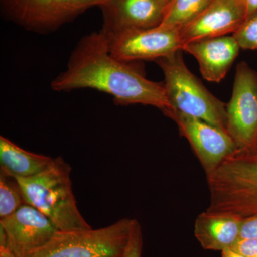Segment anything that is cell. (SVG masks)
<instances>
[{"label":"cell","mask_w":257,"mask_h":257,"mask_svg":"<svg viewBox=\"0 0 257 257\" xmlns=\"http://www.w3.org/2000/svg\"><path fill=\"white\" fill-rule=\"evenodd\" d=\"M207 211L240 219L257 215V151L236 152L207 175Z\"/></svg>","instance_id":"3"},{"label":"cell","mask_w":257,"mask_h":257,"mask_svg":"<svg viewBox=\"0 0 257 257\" xmlns=\"http://www.w3.org/2000/svg\"><path fill=\"white\" fill-rule=\"evenodd\" d=\"M221 257H245L243 255L240 254V253L234 251V250L231 249V248L225 249L224 251H221Z\"/></svg>","instance_id":"23"},{"label":"cell","mask_w":257,"mask_h":257,"mask_svg":"<svg viewBox=\"0 0 257 257\" xmlns=\"http://www.w3.org/2000/svg\"><path fill=\"white\" fill-rule=\"evenodd\" d=\"M243 3L246 6L247 18L257 12V0H243Z\"/></svg>","instance_id":"22"},{"label":"cell","mask_w":257,"mask_h":257,"mask_svg":"<svg viewBox=\"0 0 257 257\" xmlns=\"http://www.w3.org/2000/svg\"><path fill=\"white\" fill-rule=\"evenodd\" d=\"M137 221L123 218L100 229L58 231L34 257H121Z\"/></svg>","instance_id":"5"},{"label":"cell","mask_w":257,"mask_h":257,"mask_svg":"<svg viewBox=\"0 0 257 257\" xmlns=\"http://www.w3.org/2000/svg\"><path fill=\"white\" fill-rule=\"evenodd\" d=\"M242 219L206 210L194 223V236L203 248L222 251L234 246L240 239Z\"/></svg>","instance_id":"14"},{"label":"cell","mask_w":257,"mask_h":257,"mask_svg":"<svg viewBox=\"0 0 257 257\" xmlns=\"http://www.w3.org/2000/svg\"><path fill=\"white\" fill-rule=\"evenodd\" d=\"M214 0H172L159 26L180 28L192 21Z\"/></svg>","instance_id":"16"},{"label":"cell","mask_w":257,"mask_h":257,"mask_svg":"<svg viewBox=\"0 0 257 257\" xmlns=\"http://www.w3.org/2000/svg\"><path fill=\"white\" fill-rule=\"evenodd\" d=\"M0 257H16L8 248L0 246Z\"/></svg>","instance_id":"24"},{"label":"cell","mask_w":257,"mask_h":257,"mask_svg":"<svg viewBox=\"0 0 257 257\" xmlns=\"http://www.w3.org/2000/svg\"><path fill=\"white\" fill-rule=\"evenodd\" d=\"M71 172V166L62 157H58L41 173L28 178H15L23 191L25 202L46 215L58 231L92 229L77 207Z\"/></svg>","instance_id":"2"},{"label":"cell","mask_w":257,"mask_h":257,"mask_svg":"<svg viewBox=\"0 0 257 257\" xmlns=\"http://www.w3.org/2000/svg\"><path fill=\"white\" fill-rule=\"evenodd\" d=\"M105 34L130 29H148L162 23L165 8L157 0H109L101 5Z\"/></svg>","instance_id":"12"},{"label":"cell","mask_w":257,"mask_h":257,"mask_svg":"<svg viewBox=\"0 0 257 257\" xmlns=\"http://www.w3.org/2000/svg\"><path fill=\"white\" fill-rule=\"evenodd\" d=\"M155 62L164 74V85L171 109L226 131V104L213 95L190 72L184 63L182 50Z\"/></svg>","instance_id":"4"},{"label":"cell","mask_w":257,"mask_h":257,"mask_svg":"<svg viewBox=\"0 0 257 257\" xmlns=\"http://www.w3.org/2000/svg\"><path fill=\"white\" fill-rule=\"evenodd\" d=\"M143 232L141 225L137 221L126 246L124 254L121 257H142L143 252Z\"/></svg>","instance_id":"19"},{"label":"cell","mask_w":257,"mask_h":257,"mask_svg":"<svg viewBox=\"0 0 257 257\" xmlns=\"http://www.w3.org/2000/svg\"><path fill=\"white\" fill-rule=\"evenodd\" d=\"M26 204L18 180L0 172V219L8 217Z\"/></svg>","instance_id":"17"},{"label":"cell","mask_w":257,"mask_h":257,"mask_svg":"<svg viewBox=\"0 0 257 257\" xmlns=\"http://www.w3.org/2000/svg\"><path fill=\"white\" fill-rule=\"evenodd\" d=\"M246 18L243 0H214L192 21L179 28L182 45L201 39L233 35Z\"/></svg>","instance_id":"11"},{"label":"cell","mask_w":257,"mask_h":257,"mask_svg":"<svg viewBox=\"0 0 257 257\" xmlns=\"http://www.w3.org/2000/svg\"><path fill=\"white\" fill-rule=\"evenodd\" d=\"M232 35L240 48L257 50V12L248 17Z\"/></svg>","instance_id":"18"},{"label":"cell","mask_w":257,"mask_h":257,"mask_svg":"<svg viewBox=\"0 0 257 257\" xmlns=\"http://www.w3.org/2000/svg\"><path fill=\"white\" fill-rule=\"evenodd\" d=\"M55 92L92 89L106 93L121 105L143 104L162 111L172 109L164 83L153 82L109 52L101 30L81 39L71 53L67 68L51 83Z\"/></svg>","instance_id":"1"},{"label":"cell","mask_w":257,"mask_h":257,"mask_svg":"<svg viewBox=\"0 0 257 257\" xmlns=\"http://www.w3.org/2000/svg\"><path fill=\"white\" fill-rule=\"evenodd\" d=\"M240 49L233 35L201 39L182 47V51L195 57L202 77L208 82L216 83L228 73Z\"/></svg>","instance_id":"13"},{"label":"cell","mask_w":257,"mask_h":257,"mask_svg":"<svg viewBox=\"0 0 257 257\" xmlns=\"http://www.w3.org/2000/svg\"><path fill=\"white\" fill-rule=\"evenodd\" d=\"M53 158L27 151L5 137H0L2 172L14 177L28 178L50 167Z\"/></svg>","instance_id":"15"},{"label":"cell","mask_w":257,"mask_h":257,"mask_svg":"<svg viewBox=\"0 0 257 257\" xmlns=\"http://www.w3.org/2000/svg\"><path fill=\"white\" fill-rule=\"evenodd\" d=\"M226 131L237 152L257 151V73L245 62L236 67L232 94L226 104Z\"/></svg>","instance_id":"6"},{"label":"cell","mask_w":257,"mask_h":257,"mask_svg":"<svg viewBox=\"0 0 257 257\" xmlns=\"http://www.w3.org/2000/svg\"><path fill=\"white\" fill-rule=\"evenodd\" d=\"M157 1H158L159 3H160V4L165 8L166 10V8H167V7L170 5V3L171 2H172V0H157Z\"/></svg>","instance_id":"25"},{"label":"cell","mask_w":257,"mask_h":257,"mask_svg":"<svg viewBox=\"0 0 257 257\" xmlns=\"http://www.w3.org/2000/svg\"><path fill=\"white\" fill-rule=\"evenodd\" d=\"M231 249L245 257H257V239H239Z\"/></svg>","instance_id":"20"},{"label":"cell","mask_w":257,"mask_h":257,"mask_svg":"<svg viewBox=\"0 0 257 257\" xmlns=\"http://www.w3.org/2000/svg\"><path fill=\"white\" fill-rule=\"evenodd\" d=\"M10 20L30 31L47 33L109 0H1Z\"/></svg>","instance_id":"7"},{"label":"cell","mask_w":257,"mask_h":257,"mask_svg":"<svg viewBox=\"0 0 257 257\" xmlns=\"http://www.w3.org/2000/svg\"><path fill=\"white\" fill-rule=\"evenodd\" d=\"M6 235V248L16 257H34L58 231L46 215L28 203L0 219Z\"/></svg>","instance_id":"10"},{"label":"cell","mask_w":257,"mask_h":257,"mask_svg":"<svg viewBox=\"0 0 257 257\" xmlns=\"http://www.w3.org/2000/svg\"><path fill=\"white\" fill-rule=\"evenodd\" d=\"M240 239H257V215L242 219Z\"/></svg>","instance_id":"21"},{"label":"cell","mask_w":257,"mask_h":257,"mask_svg":"<svg viewBox=\"0 0 257 257\" xmlns=\"http://www.w3.org/2000/svg\"><path fill=\"white\" fill-rule=\"evenodd\" d=\"M163 113L175 121L179 133L188 140L206 175L215 170L225 160L237 152L234 140L224 130L175 109H168Z\"/></svg>","instance_id":"9"},{"label":"cell","mask_w":257,"mask_h":257,"mask_svg":"<svg viewBox=\"0 0 257 257\" xmlns=\"http://www.w3.org/2000/svg\"><path fill=\"white\" fill-rule=\"evenodd\" d=\"M105 35L111 55L127 62L157 61L177 51L182 50L183 46L179 28L158 26L130 29Z\"/></svg>","instance_id":"8"}]
</instances>
